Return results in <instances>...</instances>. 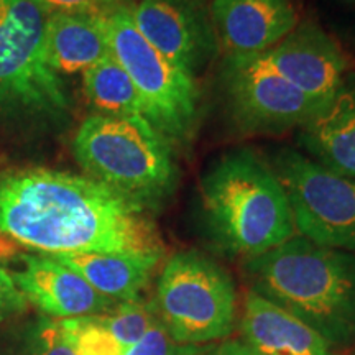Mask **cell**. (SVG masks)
Masks as SVG:
<instances>
[{
	"label": "cell",
	"mask_w": 355,
	"mask_h": 355,
	"mask_svg": "<svg viewBox=\"0 0 355 355\" xmlns=\"http://www.w3.org/2000/svg\"><path fill=\"white\" fill-rule=\"evenodd\" d=\"M78 272L97 293L115 303L141 301L162 257L125 254L51 255Z\"/></svg>",
	"instance_id": "17"
},
{
	"label": "cell",
	"mask_w": 355,
	"mask_h": 355,
	"mask_svg": "<svg viewBox=\"0 0 355 355\" xmlns=\"http://www.w3.org/2000/svg\"><path fill=\"white\" fill-rule=\"evenodd\" d=\"M132 7L133 3L102 17L110 53L135 84L148 122L171 144H184L198 121L196 78L146 42L132 19Z\"/></svg>",
	"instance_id": "7"
},
{
	"label": "cell",
	"mask_w": 355,
	"mask_h": 355,
	"mask_svg": "<svg viewBox=\"0 0 355 355\" xmlns=\"http://www.w3.org/2000/svg\"><path fill=\"white\" fill-rule=\"evenodd\" d=\"M242 268L252 291L300 318L332 349L355 344V255L295 235Z\"/></svg>",
	"instance_id": "2"
},
{
	"label": "cell",
	"mask_w": 355,
	"mask_h": 355,
	"mask_svg": "<svg viewBox=\"0 0 355 355\" xmlns=\"http://www.w3.org/2000/svg\"><path fill=\"white\" fill-rule=\"evenodd\" d=\"M0 355H76L58 319L46 316L10 324L0 331Z\"/></svg>",
	"instance_id": "19"
},
{
	"label": "cell",
	"mask_w": 355,
	"mask_h": 355,
	"mask_svg": "<svg viewBox=\"0 0 355 355\" xmlns=\"http://www.w3.org/2000/svg\"><path fill=\"white\" fill-rule=\"evenodd\" d=\"M199 355H214V350H212V354H202V350H201V352H199Z\"/></svg>",
	"instance_id": "27"
},
{
	"label": "cell",
	"mask_w": 355,
	"mask_h": 355,
	"mask_svg": "<svg viewBox=\"0 0 355 355\" xmlns=\"http://www.w3.org/2000/svg\"><path fill=\"white\" fill-rule=\"evenodd\" d=\"M21 268L12 273L28 304L51 319L99 316L119 303L97 293L78 272L51 255L26 254Z\"/></svg>",
	"instance_id": "12"
},
{
	"label": "cell",
	"mask_w": 355,
	"mask_h": 355,
	"mask_svg": "<svg viewBox=\"0 0 355 355\" xmlns=\"http://www.w3.org/2000/svg\"><path fill=\"white\" fill-rule=\"evenodd\" d=\"M83 91L96 114L145 117L135 84L112 55L84 71Z\"/></svg>",
	"instance_id": "18"
},
{
	"label": "cell",
	"mask_w": 355,
	"mask_h": 355,
	"mask_svg": "<svg viewBox=\"0 0 355 355\" xmlns=\"http://www.w3.org/2000/svg\"><path fill=\"white\" fill-rule=\"evenodd\" d=\"M298 140L311 159L355 180V81L345 79L336 96L300 127Z\"/></svg>",
	"instance_id": "15"
},
{
	"label": "cell",
	"mask_w": 355,
	"mask_h": 355,
	"mask_svg": "<svg viewBox=\"0 0 355 355\" xmlns=\"http://www.w3.org/2000/svg\"><path fill=\"white\" fill-rule=\"evenodd\" d=\"M58 322L76 355H123L127 350L105 329L99 316L61 319Z\"/></svg>",
	"instance_id": "21"
},
{
	"label": "cell",
	"mask_w": 355,
	"mask_h": 355,
	"mask_svg": "<svg viewBox=\"0 0 355 355\" xmlns=\"http://www.w3.org/2000/svg\"><path fill=\"white\" fill-rule=\"evenodd\" d=\"M199 198L207 234L229 255L254 259L298 235L282 181L252 148L220 155L201 176Z\"/></svg>",
	"instance_id": "3"
},
{
	"label": "cell",
	"mask_w": 355,
	"mask_h": 355,
	"mask_svg": "<svg viewBox=\"0 0 355 355\" xmlns=\"http://www.w3.org/2000/svg\"><path fill=\"white\" fill-rule=\"evenodd\" d=\"M173 340L202 345L227 339L237 324V288L230 273L198 250L176 252L159 272L152 301Z\"/></svg>",
	"instance_id": "6"
},
{
	"label": "cell",
	"mask_w": 355,
	"mask_h": 355,
	"mask_svg": "<svg viewBox=\"0 0 355 355\" xmlns=\"http://www.w3.org/2000/svg\"><path fill=\"white\" fill-rule=\"evenodd\" d=\"M261 55L279 76L321 105L347 79L343 48L316 21H300L277 46Z\"/></svg>",
	"instance_id": "10"
},
{
	"label": "cell",
	"mask_w": 355,
	"mask_h": 355,
	"mask_svg": "<svg viewBox=\"0 0 355 355\" xmlns=\"http://www.w3.org/2000/svg\"><path fill=\"white\" fill-rule=\"evenodd\" d=\"M44 51L58 74L84 73L112 55L102 17L78 13L48 15Z\"/></svg>",
	"instance_id": "16"
},
{
	"label": "cell",
	"mask_w": 355,
	"mask_h": 355,
	"mask_svg": "<svg viewBox=\"0 0 355 355\" xmlns=\"http://www.w3.org/2000/svg\"><path fill=\"white\" fill-rule=\"evenodd\" d=\"M48 13H78V15L104 17L119 8L130 6L128 0H35Z\"/></svg>",
	"instance_id": "23"
},
{
	"label": "cell",
	"mask_w": 355,
	"mask_h": 355,
	"mask_svg": "<svg viewBox=\"0 0 355 355\" xmlns=\"http://www.w3.org/2000/svg\"><path fill=\"white\" fill-rule=\"evenodd\" d=\"M0 239L43 255L165 259L152 207L87 175L43 166L0 170Z\"/></svg>",
	"instance_id": "1"
},
{
	"label": "cell",
	"mask_w": 355,
	"mask_h": 355,
	"mask_svg": "<svg viewBox=\"0 0 355 355\" xmlns=\"http://www.w3.org/2000/svg\"><path fill=\"white\" fill-rule=\"evenodd\" d=\"M73 155L87 176L157 211L180 181L173 144L144 115L84 119L73 137Z\"/></svg>",
	"instance_id": "5"
},
{
	"label": "cell",
	"mask_w": 355,
	"mask_h": 355,
	"mask_svg": "<svg viewBox=\"0 0 355 355\" xmlns=\"http://www.w3.org/2000/svg\"><path fill=\"white\" fill-rule=\"evenodd\" d=\"M198 345L180 344L171 339L165 327L157 321L137 344L128 347L123 355H199Z\"/></svg>",
	"instance_id": "22"
},
{
	"label": "cell",
	"mask_w": 355,
	"mask_h": 355,
	"mask_svg": "<svg viewBox=\"0 0 355 355\" xmlns=\"http://www.w3.org/2000/svg\"><path fill=\"white\" fill-rule=\"evenodd\" d=\"M327 2L332 3L334 7L344 8V10L355 12V0H327Z\"/></svg>",
	"instance_id": "26"
},
{
	"label": "cell",
	"mask_w": 355,
	"mask_h": 355,
	"mask_svg": "<svg viewBox=\"0 0 355 355\" xmlns=\"http://www.w3.org/2000/svg\"><path fill=\"white\" fill-rule=\"evenodd\" d=\"M272 168L290 199L296 234L355 255V180L293 148H279Z\"/></svg>",
	"instance_id": "8"
},
{
	"label": "cell",
	"mask_w": 355,
	"mask_h": 355,
	"mask_svg": "<svg viewBox=\"0 0 355 355\" xmlns=\"http://www.w3.org/2000/svg\"><path fill=\"white\" fill-rule=\"evenodd\" d=\"M28 309V301L17 286L12 273L0 265V324L12 321Z\"/></svg>",
	"instance_id": "24"
},
{
	"label": "cell",
	"mask_w": 355,
	"mask_h": 355,
	"mask_svg": "<svg viewBox=\"0 0 355 355\" xmlns=\"http://www.w3.org/2000/svg\"><path fill=\"white\" fill-rule=\"evenodd\" d=\"M48 13L0 0V140H30L68 123L71 99L44 51Z\"/></svg>",
	"instance_id": "4"
},
{
	"label": "cell",
	"mask_w": 355,
	"mask_h": 355,
	"mask_svg": "<svg viewBox=\"0 0 355 355\" xmlns=\"http://www.w3.org/2000/svg\"><path fill=\"white\" fill-rule=\"evenodd\" d=\"M102 324L122 347H132L158 321L153 304L141 301L119 303L109 313L99 314Z\"/></svg>",
	"instance_id": "20"
},
{
	"label": "cell",
	"mask_w": 355,
	"mask_h": 355,
	"mask_svg": "<svg viewBox=\"0 0 355 355\" xmlns=\"http://www.w3.org/2000/svg\"><path fill=\"white\" fill-rule=\"evenodd\" d=\"M214 355H260L243 340H225L214 349Z\"/></svg>",
	"instance_id": "25"
},
{
	"label": "cell",
	"mask_w": 355,
	"mask_h": 355,
	"mask_svg": "<svg viewBox=\"0 0 355 355\" xmlns=\"http://www.w3.org/2000/svg\"><path fill=\"white\" fill-rule=\"evenodd\" d=\"M132 19L159 55L193 76L216 46L211 20L191 0H140Z\"/></svg>",
	"instance_id": "11"
},
{
	"label": "cell",
	"mask_w": 355,
	"mask_h": 355,
	"mask_svg": "<svg viewBox=\"0 0 355 355\" xmlns=\"http://www.w3.org/2000/svg\"><path fill=\"white\" fill-rule=\"evenodd\" d=\"M241 331L260 355H337L313 327L252 290L243 296Z\"/></svg>",
	"instance_id": "14"
},
{
	"label": "cell",
	"mask_w": 355,
	"mask_h": 355,
	"mask_svg": "<svg viewBox=\"0 0 355 355\" xmlns=\"http://www.w3.org/2000/svg\"><path fill=\"white\" fill-rule=\"evenodd\" d=\"M220 81L234 122L248 133L303 127L321 104L279 76L263 55H227Z\"/></svg>",
	"instance_id": "9"
},
{
	"label": "cell",
	"mask_w": 355,
	"mask_h": 355,
	"mask_svg": "<svg viewBox=\"0 0 355 355\" xmlns=\"http://www.w3.org/2000/svg\"><path fill=\"white\" fill-rule=\"evenodd\" d=\"M216 40L227 55H261L300 24L291 0H211Z\"/></svg>",
	"instance_id": "13"
}]
</instances>
